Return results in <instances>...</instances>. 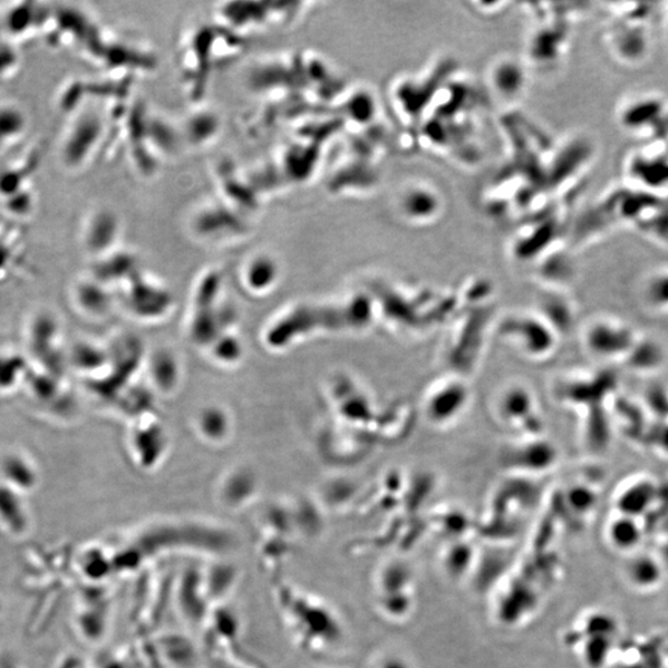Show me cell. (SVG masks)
<instances>
[{"label":"cell","instance_id":"obj_6","mask_svg":"<svg viewBox=\"0 0 668 668\" xmlns=\"http://www.w3.org/2000/svg\"><path fill=\"white\" fill-rule=\"evenodd\" d=\"M645 302L657 312H668V269L648 278L644 290Z\"/></svg>","mask_w":668,"mask_h":668},{"label":"cell","instance_id":"obj_3","mask_svg":"<svg viewBox=\"0 0 668 668\" xmlns=\"http://www.w3.org/2000/svg\"><path fill=\"white\" fill-rule=\"evenodd\" d=\"M626 576L633 586L650 589L661 582L663 566L654 556L638 554L627 564Z\"/></svg>","mask_w":668,"mask_h":668},{"label":"cell","instance_id":"obj_4","mask_svg":"<svg viewBox=\"0 0 668 668\" xmlns=\"http://www.w3.org/2000/svg\"><path fill=\"white\" fill-rule=\"evenodd\" d=\"M608 537L615 548L633 551L642 542V527L637 524L636 518L618 514L608 525Z\"/></svg>","mask_w":668,"mask_h":668},{"label":"cell","instance_id":"obj_2","mask_svg":"<svg viewBox=\"0 0 668 668\" xmlns=\"http://www.w3.org/2000/svg\"><path fill=\"white\" fill-rule=\"evenodd\" d=\"M656 496V487L652 480L638 479L629 484L618 496L616 507L619 514L638 518L650 508Z\"/></svg>","mask_w":668,"mask_h":668},{"label":"cell","instance_id":"obj_1","mask_svg":"<svg viewBox=\"0 0 668 668\" xmlns=\"http://www.w3.org/2000/svg\"><path fill=\"white\" fill-rule=\"evenodd\" d=\"M636 340L633 329L614 319H598L586 335L589 352L602 360L626 358Z\"/></svg>","mask_w":668,"mask_h":668},{"label":"cell","instance_id":"obj_5","mask_svg":"<svg viewBox=\"0 0 668 668\" xmlns=\"http://www.w3.org/2000/svg\"><path fill=\"white\" fill-rule=\"evenodd\" d=\"M625 360L634 371L650 373L663 365L665 353L663 347L654 340H636Z\"/></svg>","mask_w":668,"mask_h":668}]
</instances>
